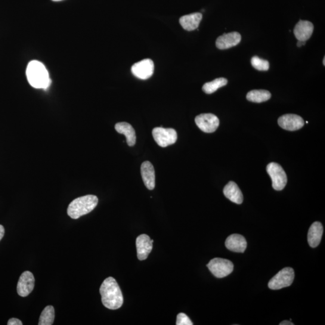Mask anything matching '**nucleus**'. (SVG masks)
<instances>
[{"label":"nucleus","mask_w":325,"mask_h":325,"mask_svg":"<svg viewBox=\"0 0 325 325\" xmlns=\"http://www.w3.org/2000/svg\"><path fill=\"white\" fill-rule=\"evenodd\" d=\"M100 292L102 303L110 309H117L121 307L123 296L118 284L112 277H108L101 284Z\"/></svg>","instance_id":"nucleus-1"},{"label":"nucleus","mask_w":325,"mask_h":325,"mask_svg":"<svg viewBox=\"0 0 325 325\" xmlns=\"http://www.w3.org/2000/svg\"><path fill=\"white\" fill-rule=\"evenodd\" d=\"M26 76L29 84L34 88L46 89L50 85L48 71L41 61H31L27 65Z\"/></svg>","instance_id":"nucleus-2"},{"label":"nucleus","mask_w":325,"mask_h":325,"mask_svg":"<svg viewBox=\"0 0 325 325\" xmlns=\"http://www.w3.org/2000/svg\"><path fill=\"white\" fill-rule=\"evenodd\" d=\"M98 203V198L95 195L89 194L77 198L68 206V215L72 219H79L91 213L97 207Z\"/></svg>","instance_id":"nucleus-3"},{"label":"nucleus","mask_w":325,"mask_h":325,"mask_svg":"<svg viewBox=\"0 0 325 325\" xmlns=\"http://www.w3.org/2000/svg\"><path fill=\"white\" fill-rule=\"evenodd\" d=\"M295 278V272L292 268H286L282 269L269 282L268 287L272 290H280L289 287L292 284Z\"/></svg>","instance_id":"nucleus-4"},{"label":"nucleus","mask_w":325,"mask_h":325,"mask_svg":"<svg viewBox=\"0 0 325 325\" xmlns=\"http://www.w3.org/2000/svg\"><path fill=\"white\" fill-rule=\"evenodd\" d=\"M266 171L271 176L272 186L274 189L278 191L284 189L287 184V177L281 166L277 163L272 162L267 166Z\"/></svg>","instance_id":"nucleus-5"},{"label":"nucleus","mask_w":325,"mask_h":325,"mask_svg":"<svg viewBox=\"0 0 325 325\" xmlns=\"http://www.w3.org/2000/svg\"><path fill=\"white\" fill-rule=\"evenodd\" d=\"M207 268L215 277L223 278L227 277L233 272L234 265L230 260L215 258L209 263Z\"/></svg>","instance_id":"nucleus-6"},{"label":"nucleus","mask_w":325,"mask_h":325,"mask_svg":"<svg viewBox=\"0 0 325 325\" xmlns=\"http://www.w3.org/2000/svg\"><path fill=\"white\" fill-rule=\"evenodd\" d=\"M153 136L156 143L163 148L174 144L178 137L177 133L174 129L163 127L154 128L153 130Z\"/></svg>","instance_id":"nucleus-7"},{"label":"nucleus","mask_w":325,"mask_h":325,"mask_svg":"<svg viewBox=\"0 0 325 325\" xmlns=\"http://www.w3.org/2000/svg\"><path fill=\"white\" fill-rule=\"evenodd\" d=\"M195 123L203 132L212 133L218 129L219 125V120L215 114L204 113L196 117Z\"/></svg>","instance_id":"nucleus-8"},{"label":"nucleus","mask_w":325,"mask_h":325,"mask_svg":"<svg viewBox=\"0 0 325 325\" xmlns=\"http://www.w3.org/2000/svg\"><path fill=\"white\" fill-rule=\"evenodd\" d=\"M154 70L153 61L147 58L135 63L132 67V72L135 77L142 80H147L153 76Z\"/></svg>","instance_id":"nucleus-9"},{"label":"nucleus","mask_w":325,"mask_h":325,"mask_svg":"<svg viewBox=\"0 0 325 325\" xmlns=\"http://www.w3.org/2000/svg\"><path fill=\"white\" fill-rule=\"evenodd\" d=\"M278 124L288 131H296L303 127L304 120L302 117L295 114H286L278 119Z\"/></svg>","instance_id":"nucleus-10"},{"label":"nucleus","mask_w":325,"mask_h":325,"mask_svg":"<svg viewBox=\"0 0 325 325\" xmlns=\"http://www.w3.org/2000/svg\"><path fill=\"white\" fill-rule=\"evenodd\" d=\"M35 278L32 272L26 271L21 274L17 285V292L21 297H26L32 293L35 287Z\"/></svg>","instance_id":"nucleus-11"},{"label":"nucleus","mask_w":325,"mask_h":325,"mask_svg":"<svg viewBox=\"0 0 325 325\" xmlns=\"http://www.w3.org/2000/svg\"><path fill=\"white\" fill-rule=\"evenodd\" d=\"M154 241L146 234H142L136 239L138 258L139 260H145L148 258L152 249Z\"/></svg>","instance_id":"nucleus-12"},{"label":"nucleus","mask_w":325,"mask_h":325,"mask_svg":"<svg viewBox=\"0 0 325 325\" xmlns=\"http://www.w3.org/2000/svg\"><path fill=\"white\" fill-rule=\"evenodd\" d=\"M241 36L239 33L234 32L225 33L216 40V45L219 49H226L233 47L239 43Z\"/></svg>","instance_id":"nucleus-13"},{"label":"nucleus","mask_w":325,"mask_h":325,"mask_svg":"<svg viewBox=\"0 0 325 325\" xmlns=\"http://www.w3.org/2000/svg\"><path fill=\"white\" fill-rule=\"evenodd\" d=\"M314 26L308 21L300 20L294 29V35L298 41H306L312 35Z\"/></svg>","instance_id":"nucleus-14"},{"label":"nucleus","mask_w":325,"mask_h":325,"mask_svg":"<svg viewBox=\"0 0 325 325\" xmlns=\"http://www.w3.org/2000/svg\"><path fill=\"white\" fill-rule=\"evenodd\" d=\"M225 246L231 251L243 253L246 250L247 242L243 236L234 234L229 236L225 241Z\"/></svg>","instance_id":"nucleus-15"},{"label":"nucleus","mask_w":325,"mask_h":325,"mask_svg":"<svg viewBox=\"0 0 325 325\" xmlns=\"http://www.w3.org/2000/svg\"><path fill=\"white\" fill-rule=\"evenodd\" d=\"M141 175L145 186L149 190H153L155 187V171L154 166L150 162H145L142 164Z\"/></svg>","instance_id":"nucleus-16"},{"label":"nucleus","mask_w":325,"mask_h":325,"mask_svg":"<svg viewBox=\"0 0 325 325\" xmlns=\"http://www.w3.org/2000/svg\"><path fill=\"white\" fill-rule=\"evenodd\" d=\"M323 233L322 225L319 222L312 224L309 229L308 242L311 247H315L320 244Z\"/></svg>","instance_id":"nucleus-17"},{"label":"nucleus","mask_w":325,"mask_h":325,"mask_svg":"<svg viewBox=\"0 0 325 325\" xmlns=\"http://www.w3.org/2000/svg\"><path fill=\"white\" fill-rule=\"evenodd\" d=\"M224 194L226 198L232 202L241 204L243 203V196L242 193L236 183L233 181L229 182L224 188Z\"/></svg>","instance_id":"nucleus-18"},{"label":"nucleus","mask_w":325,"mask_h":325,"mask_svg":"<svg viewBox=\"0 0 325 325\" xmlns=\"http://www.w3.org/2000/svg\"><path fill=\"white\" fill-rule=\"evenodd\" d=\"M202 19V14L194 13L181 17L179 19V23L184 30L193 31L198 29Z\"/></svg>","instance_id":"nucleus-19"},{"label":"nucleus","mask_w":325,"mask_h":325,"mask_svg":"<svg viewBox=\"0 0 325 325\" xmlns=\"http://www.w3.org/2000/svg\"><path fill=\"white\" fill-rule=\"evenodd\" d=\"M115 129L120 134L123 135L126 139V142L129 147L134 146L136 141L135 129L127 122H119L115 125Z\"/></svg>","instance_id":"nucleus-20"},{"label":"nucleus","mask_w":325,"mask_h":325,"mask_svg":"<svg viewBox=\"0 0 325 325\" xmlns=\"http://www.w3.org/2000/svg\"><path fill=\"white\" fill-rule=\"evenodd\" d=\"M271 98V93L266 90H253L247 93L246 95L247 100L256 103L267 101Z\"/></svg>","instance_id":"nucleus-21"},{"label":"nucleus","mask_w":325,"mask_h":325,"mask_svg":"<svg viewBox=\"0 0 325 325\" xmlns=\"http://www.w3.org/2000/svg\"><path fill=\"white\" fill-rule=\"evenodd\" d=\"M55 317L53 306L48 305L43 309L39 318V325H52Z\"/></svg>","instance_id":"nucleus-22"},{"label":"nucleus","mask_w":325,"mask_h":325,"mask_svg":"<svg viewBox=\"0 0 325 325\" xmlns=\"http://www.w3.org/2000/svg\"><path fill=\"white\" fill-rule=\"evenodd\" d=\"M228 80L225 78L216 79L211 82L206 83L203 86V91L207 94H212L217 90L227 85Z\"/></svg>","instance_id":"nucleus-23"},{"label":"nucleus","mask_w":325,"mask_h":325,"mask_svg":"<svg viewBox=\"0 0 325 325\" xmlns=\"http://www.w3.org/2000/svg\"><path fill=\"white\" fill-rule=\"evenodd\" d=\"M250 62L252 66L258 71H266L269 69V61L257 56L253 57Z\"/></svg>","instance_id":"nucleus-24"},{"label":"nucleus","mask_w":325,"mask_h":325,"mask_svg":"<svg viewBox=\"0 0 325 325\" xmlns=\"http://www.w3.org/2000/svg\"><path fill=\"white\" fill-rule=\"evenodd\" d=\"M176 325H193V323L186 314L179 313L176 317Z\"/></svg>","instance_id":"nucleus-25"},{"label":"nucleus","mask_w":325,"mask_h":325,"mask_svg":"<svg viewBox=\"0 0 325 325\" xmlns=\"http://www.w3.org/2000/svg\"><path fill=\"white\" fill-rule=\"evenodd\" d=\"M8 325H23L22 321L16 318H12L8 321Z\"/></svg>","instance_id":"nucleus-26"},{"label":"nucleus","mask_w":325,"mask_h":325,"mask_svg":"<svg viewBox=\"0 0 325 325\" xmlns=\"http://www.w3.org/2000/svg\"><path fill=\"white\" fill-rule=\"evenodd\" d=\"M5 235V228L2 225H0V241L2 239Z\"/></svg>","instance_id":"nucleus-27"},{"label":"nucleus","mask_w":325,"mask_h":325,"mask_svg":"<svg viewBox=\"0 0 325 325\" xmlns=\"http://www.w3.org/2000/svg\"><path fill=\"white\" fill-rule=\"evenodd\" d=\"M280 325H293L294 323L292 322V321H289V320H284L283 321H282L280 323Z\"/></svg>","instance_id":"nucleus-28"},{"label":"nucleus","mask_w":325,"mask_h":325,"mask_svg":"<svg viewBox=\"0 0 325 325\" xmlns=\"http://www.w3.org/2000/svg\"><path fill=\"white\" fill-rule=\"evenodd\" d=\"M305 43L306 41H298V43H297V46H298V47H301L302 46L305 45Z\"/></svg>","instance_id":"nucleus-29"},{"label":"nucleus","mask_w":325,"mask_h":325,"mask_svg":"<svg viewBox=\"0 0 325 325\" xmlns=\"http://www.w3.org/2000/svg\"><path fill=\"white\" fill-rule=\"evenodd\" d=\"M52 1H53V2H60V1H61V0H52Z\"/></svg>","instance_id":"nucleus-30"},{"label":"nucleus","mask_w":325,"mask_h":325,"mask_svg":"<svg viewBox=\"0 0 325 325\" xmlns=\"http://www.w3.org/2000/svg\"><path fill=\"white\" fill-rule=\"evenodd\" d=\"M323 65H324H324H325V57H324V58H323Z\"/></svg>","instance_id":"nucleus-31"}]
</instances>
